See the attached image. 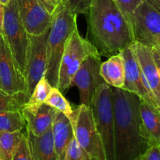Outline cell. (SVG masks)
I'll use <instances>...</instances> for the list:
<instances>
[{
  "label": "cell",
  "mask_w": 160,
  "mask_h": 160,
  "mask_svg": "<svg viewBox=\"0 0 160 160\" xmlns=\"http://www.w3.org/2000/svg\"><path fill=\"white\" fill-rule=\"evenodd\" d=\"M112 89L117 160H134L149 147L142 129L140 98L121 88Z\"/></svg>",
  "instance_id": "1"
},
{
  "label": "cell",
  "mask_w": 160,
  "mask_h": 160,
  "mask_svg": "<svg viewBox=\"0 0 160 160\" xmlns=\"http://www.w3.org/2000/svg\"><path fill=\"white\" fill-rule=\"evenodd\" d=\"M88 14V31L100 55L117 54L133 42L128 23L113 0H92Z\"/></svg>",
  "instance_id": "2"
},
{
  "label": "cell",
  "mask_w": 160,
  "mask_h": 160,
  "mask_svg": "<svg viewBox=\"0 0 160 160\" xmlns=\"http://www.w3.org/2000/svg\"><path fill=\"white\" fill-rule=\"evenodd\" d=\"M78 15L59 2L52 12L46 48V70L45 77L52 88H57L61 58L70 34L78 29Z\"/></svg>",
  "instance_id": "3"
},
{
  "label": "cell",
  "mask_w": 160,
  "mask_h": 160,
  "mask_svg": "<svg viewBox=\"0 0 160 160\" xmlns=\"http://www.w3.org/2000/svg\"><path fill=\"white\" fill-rule=\"evenodd\" d=\"M90 107L98 131L106 160L116 159L115 125L112 109V89L106 83L95 91Z\"/></svg>",
  "instance_id": "4"
},
{
  "label": "cell",
  "mask_w": 160,
  "mask_h": 160,
  "mask_svg": "<svg viewBox=\"0 0 160 160\" xmlns=\"http://www.w3.org/2000/svg\"><path fill=\"white\" fill-rule=\"evenodd\" d=\"M98 52L96 47L75 30L68 38L61 58L57 88L61 92L68 90L77 70L86 58Z\"/></svg>",
  "instance_id": "5"
},
{
  "label": "cell",
  "mask_w": 160,
  "mask_h": 160,
  "mask_svg": "<svg viewBox=\"0 0 160 160\" xmlns=\"http://www.w3.org/2000/svg\"><path fill=\"white\" fill-rule=\"evenodd\" d=\"M2 34L10 49L18 69L24 78L30 35L22 24L19 17L17 0H11L4 6Z\"/></svg>",
  "instance_id": "6"
},
{
  "label": "cell",
  "mask_w": 160,
  "mask_h": 160,
  "mask_svg": "<svg viewBox=\"0 0 160 160\" xmlns=\"http://www.w3.org/2000/svg\"><path fill=\"white\" fill-rule=\"evenodd\" d=\"M73 137L95 160H106L104 149L90 106L79 105L71 120Z\"/></svg>",
  "instance_id": "7"
},
{
  "label": "cell",
  "mask_w": 160,
  "mask_h": 160,
  "mask_svg": "<svg viewBox=\"0 0 160 160\" xmlns=\"http://www.w3.org/2000/svg\"><path fill=\"white\" fill-rule=\"evenodd\" d=\"M133 42L160 51L159 10L143 0L131 17Z\"/></svg>",
  "instance_id": "8"
},
{
  "label": "cell",
  "mask_w": 160,
  "mask_h": 160,
  "mask_svg": "<svg viewBox=\"0 0 160 160\" xmlns=\"http://www.w3.org/2000/svg\"><path fill=\"white\" fill-rule=\"evenodd\" d=\"M48 31L39 35H30V44L25 66L26 95L29 98L36 84L45 77L46 70V48Z\"/></svg>",
  "instance_id": "9"
},
{
  "label": "cell",
  "mask_w": 160,
  "mask_h": 160,
  "mask_svg": "<svg viewBox=\"0 0 160 160\" xmlns=\"http://www.w3.org/2000/svg\"><path fill=\"white\" fill-rule=\"evenodd\" d=\"M101 63L100 53L91 55L75 73L71 86H76L79 91L80 105L90 106L95 91L105 83L99 73Z\"/></svg>",
  "instance_id": "10"
},
{
  "label": "cell",
  "mask_w": 160,
  "mask_h": 160,
  "mask_svg": "<svg viewBox=\"0 0 160 160\" xmlns=\"http://www.w3.org/2000/svg\"><path fill=\"white\" fill-rule=\"evenodd\" d=\"M21 23L29 35H39L49 29L52 12L42 0H17Z\"/></svg>",
  "instance_id": "11"
},
{
  "label": "cell",
  "mask_w": 160,
  "mask_h": 160,
  "mask_svg": "<svg viewBox=\"0 0 160 160\" xmlns=\"http://www.w3.org/2000/svg\"><path fill=\"white\" fill-rule=\"evenodd\" d=\"M0 89L12 95L20 93H24L26 95V82L24 78L18 69L10 49L5 41L2 34H0Z\"/></svg>",
  "instance_id": "12"
},
{
  "label": "cell",
  "mask_w": 160,
  "mask_h": 160,
  "mask_svg": "<svg viewBox=\"0 0 160 160\" xmlns=\"http://www.w3.org/2000/svg\"><path fill=\"white\" fill-rule=\"evenodd\" d=\"M142 76L160 104V51L133 42L131 44Z\"/></svg>",
  "instance_id": "13"
},
{
  "label": "cell",
  "mask_w": 160,
  "mask_h": 160,
  "mask_svg": "<svg viewBox=\"0 0 160 160\" xmlns=\"http://www.w3.org/2000/svg\"><path fill=\"white\" fill-rule=\"evenodd\" d=\"M120 52L124 62V84L121 89L138 95L148 104L160 109L144 88L142 72L131 45H128Z\"/></svg>",
  "instance_id": "14"
},
{
  "label": "cell",
  "mask_w": 160,
  "mask_h": 160,
  "mask_svg": "<svg viewBox=\"0 0 160 160\" xmlns=\"http://www.w3.org/2000/svg\"><path fill=\"white\" fill-rule=\"evenodd\" d=\"M160 109H156L140 98L139 113L142 129L148 145L160 146Z\"/></svg>",
  "instance_id": "15"
},
{
  "label": "cell",
  "mask_w": 160,
  "mask_h": 160,
  "mask_svg": "<svg viewBox=\"0 0 160 160\" xmlns=\"http://www.w3.org/2000/svg\"><path fill=\"white\" fill-rule=\"evenodd\" d=\"M53 142L58 160H64L69 143L73 138L70 120L62 112L56 111L52 123Z\"/></svg>",
  "instance_id": "16"
},
{
  "label": "cell",
  "mask_w": 160,
  "mask_h": 160,
  "mask_svg": "<svg viewBox=\"0 0 160 160\" xmlns=\"http://www.w3.org/2000/svg\"><path fill=\"white\" fill-rule=\"evenodd\" d=\"M21 111L26 122L27 131L34 135L39 136L52 126L56 110L43 103L36 110H30L23 107Z\"/></svg>",
  "instance_id": "17"
},
{
  "label": "cell",
  "mask_w": 160,
  "mask_h": 160,
  "mask_svg": "<svg viewBox=\"0 0 160 160\" xmlns=\"http://www.w3.org/2000/svg\"><path fill=\"white\" fill-rule=\"evenodd\" d=\"M32 160H58L53 142L52 126L42 135L35 136L27 131Z\"/></svg>",
  "instance_id": "18"
},
{
  "label": "cell",
  "mask_w": 160,
  "mask_h": 160,
  "mask_svg": "<svg viewBox=\"0 0 160 160\" xmlns=\"http://www.w3.org/2000/svg\"><path fill=\"white\" fill-rule=\"evenodd\" d=\"M99 73L104 82L111 88H122L124 84V62L122 54L109 56L100 65Z\"/></svg>",
  "instance_id": "19"
},
{
  "label": "cell",
  "mask_w": 160,
  "mask_h": 160,
  "mask_svg": "<svg viewBox=\"0 0 160 160\" xmlns=\"http://www.w3.org/2000/svg\"><path fill=\"white\" fill-rule=\"evenodd\" d=\"M24 133L0 132V159L1 160H12V156L18 147Z\"/></svg>",
  "instance_id": "20"
},
{
  "label": "cell",
  "mask_w": 160,
  "mask_h": 160,
  "mask_svg": "<svg viewBox=\"0 0 160 160\" xmlns=\"http://www.w3.org/2000/svg\"><path fill=\"white\" fill-rule=\"evenodd\" d=\"M26 122L22 111H0V132L22 131Z\"/></svg>",
  "instance_id": "21"
},
{
  "label": "cell",
  "mask_w": 160,
  "mask_h": 160,
  "mask_svg": "<svg viewBox=\"0 0 160 160\" xmlns=\"http://www.w3.org/2000/svg\"><path fill=\"white\" fill-rule=\"evenodd\" d=\"M52 88V87L49 84L48 80L45 78V77H43L36 84L32 93L28 98V102L25 104L24 108L30 110H36L38 109L45 102Z\"/></svg>",
  "instance_id": "22"
},
{
  "label": "cell",
  "mask_w": 160,
  "mask_h": 160,
  "mask_svg": "<svg viewBox=\"0 0 160 160\" xmlns=\"http://www.w3.org/2000/svg\"><path fill=\"white\" fill-rule=\"evenodd\" d=\"M45 104L51 106L58 112H62L69 120L73 117V109H72L70 102L62 95V93L57 88H52L48 97L45 101Z\"/></svg>",
  "instance_id": "23"
},
{
  "label": "cell",
  "mask_w": 160,
  "mask_h": 160,
  "mask_svg": "<svg viewBox=\"0 0 160 160\" xmlns=\"http://www.w3.org/2000/svg\"><path fill=\"white\" fill-rule=\"evenodd\" d=\"M28 101L24 93L12 95L0 89V111H21Z\"/></svg>",
  "instance_id": "24"
},
{
  "label": "cell",
  "mask_w": 160,
  "mask_h": 160,
  "mask_svg": "<svg viewBox=\"0 0 160 160\" xmlns=\"http://www.w3.org/2000/svg\"><path fill=\"white\" fill-rule=\"evenodd\" d=\"M113 2L128 23L131 32L132 14L136 8L143 2V0H113Z\"/></svg>",
  "instance_id": "25"
},
{
  "label": "cell",
  "mask_w": 160,
  "mask_h": 160,
  "mask_svg": "<svg viewBox=\"0 0 160 160\" xmlns=\"http://www.w3.org/2000/svg\"><path fill=\"white\" fill-rule=\"evenodd\" d=\"M64 160H95L85 150L80 146L75 140L72 138L67 147Z\"/></svg>",
  "instance_id": "26"
},
{
  "label": "cell",
  "mask_w": 160,
  "mask_h": 160,
  "mask_svg": "<svg viewBox=\"0 0 160 160\" xmlns=\"http://www.w3.org/2000/svg\"><path fill=\"white\" fill-rule=\"evenodd\" d=\"M60 2L70 12L78 15L87 13L92 0H60Z\"/></svg>",
  "instance_id": "27"
},
{
  "label": "cell",
  "mask_w": 160,
  "mask_h": 160,
  "mask_svg": "<svg viewBox=\"0 0 160 160\" xmlns=\"http://www.w3.org/2000/svg\"><path fill=\"white\" fill-rule=\"evenodd\" d=\"M12 160H32L26 134L22 137Z\"/></svg>",
  "instance_id": "28"
},
{
  "label": "cell",
  "mask_w": 160,
  "mask_h": 160,
  "mask_svg": "<svg viewBox=\"0 0 160 160\" xmlns=\"http://www.w3.org/2000/svg\"><path fill=\"white\" fill-rule=\"evenodd\" d=\"M134 160H160V146L151 145Z\"/></svg>",
  "instance_id": "29"
},
{
  "label": "cell",
  "mask_w": 160,
  "mask_h": 160,
  "mask_svg": "<svg viewBox=\"0 0 160 160\" xmlns=\"http://www.w3.org/2000/svg\"><path fill=\"white\" fill-rule=\"evenodd\" d=\"M44 3L47 6V7L53 12L56 6L60 2V0H42Z\"/></svg>",
  "instance_id": "30"
},
{
  "label": "cell",
  "mask_w": 160,
  "mask_h": 160,
  "mask_svg": "<svg viewBox=\"0 0 160 160\" xmlns=\"http://www.w3.org/2000/svg\"><path fill=\"white\" fill-rule=\"evenodd\" d=\"M3 18H4V5L0 3V34H1L2 31Z\"/></svg>",
  "instance_id": "31"
},
{
  "label": "cell",
  "mask_w": 160,
  "mask_h": 160,
  "mask_svg": "<svg viewBox=\"0 0 160 160\" xmlns=\"http://www.w3.org/2000/svg\"><path fill=\"white\" fill-rule=\"evenodd\" d=\"M145 1L152 5L158 10H160V0H145Z\"/></svg>",
  "instance_id": "32"
},
{
  "label": "cell",
  "mask_w": 160,
  "mask_h": 160,
  "mask_svg": "<svg viewBox=\"0 0 160 160\" xmlns=\"http://www.w3.org/2000/svg\"><path fill=\"white\" fill-rule=\"evenodd\" d=\"M11 0H0V3H2V5H6L7 3H9Z\"/></svg>",
  "instance_id": "33"
},
{
  "label": "cell",
  "mask_w": 160,
  "mask_h": 160,
  "mask_svg": "<svg viewBox=\"0 0 160 160\" xmlns=\"http://www.w3.org/2000/svg\"><path fill=\"white\" fill-rule=\"evenodd\" d=\"M0 160H1V159H0Z\"/></svg>",
  "instance_id": "34"
}]
</instances>
